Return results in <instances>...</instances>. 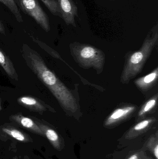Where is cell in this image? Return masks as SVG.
Returning a JSON list of instances; mask_svg holds the SVG:
<instances>
[{
    "label": "cell",
    "instance_id": "8",
    "mask_svg": "<svg viewBox=\"0 0 158 159\" xmlns=\"http://www.w3.org/2000/svg\"><path fill=\"white\" fill-rule=\"evenodd\" d=\"M18 102L20 105L28 108L31 111L38 112L41 114L44 112L49 110L55 112L54 109L46 104L39 99L29 96H22L18 99Z\"/></svg>",
    "mask_w": 158,
    "mask_h": 159
},
{
    "label": "cell",
    "instance_id": "20",
    "mask_svg": "<svg viewBox=\"0 0 158 159\" xmlns=\"http://www.w3.org/2000/svg\"><path fill=\"white\" fill-rule=\"evenodd\" d=\"M144 159H154L152 158V157H148V156H147L146 155Z\"/></svg>",
    "mask_w": 158,
    "mask_h": 159
},
{
    "label": "cell",
    "instance_id": "4",
    "mask_svg": "<svg viewBox=\"0 0 158 159\" xmlns=\"http://www.w3.org/2000/svg\"><path fill=\"white\" fill-rule=\"evenodd\" d=\"M19 6L25 14L33 19L46 32L50 30V20L38 0H19Z\"/></svg>",
    "mask_w": 158,
    "mask_h": 159
},
{
    "label": "cell",
    "instance_id": "7",
    "mask_svg": "<svg viewBox=\"0 0 158 159\" xmlns=\"http://www.w3.org/2000/svg\"><path fill=\"white\" fill-rule=\"evenodd\" d=\"M62 13V18L67 25L76 27L75 17H78V7L72 0H57Z\"/></svg>",
    "mask_w": 158,
    "mask_h": 159
},
{
    "label": "cell",
    "instance_id": "22",
    "mask_svg": "<svg viewBox=\"0 0 158 159\" xmlns=\"http://www.w3.org/2000/svg\"><path fill=\"white\" fill-rule=\"evenodd\" d=\"M24 159H30L28 157V156H25L24 157Z\"/></svg>",
    "mask_w": 158,
    "mask_h": 159
},
{
    "label": "cell",
    "instance_id": "19",
    "mask_svg": "<svg viewBox=\"0 0 158 159\" xmlns=\"http://www.w3.org/2000/svg\"><path fill=\"white\" fill-rule=\"evenodd\" d=\"M0 34H5V30L4 26L3 23H2L1 19H0Z\"/></svg>",
    "mask_w": 158,
    "mask_h": 159
},
{
    "label": "cell",
    "instance_id": "1",
    "mask_svg": "<svg viewBox=\"0 0 158 159\" xmlns=\"http://www.w3.org/2000/svg\"><path fill=\"white\" fill-rule=\"evenodd\" d=\"M22 54L27 65L50 90L66 113L76 116L79 109L72 92L47 67L37 52L24 46Z\"/></svg>",
    "mask_w": 158,
    "mask_h": 159
},
{
    "label": "cell",
    "instance_id": "13",
    "mask_svg": "<svg viewBox=\"0 0 158 159\" xmlns=\"http://www.w3.org/2000/svg\"><path fill=\"white\" fill-rule=\"evenodd\" d=\"M158 98V93H156L148 99L143 105L142 106L137 114L136 118L137 121L145 118L147 115L155 112L157 105Z\"/></svg>",
    "mask_w": 158,
    "mask_h": 159
},
{
    "label": "cell",
    "instance_id": "9",
    "mask_svg": "<svg viewBox=\"0 0 158 159\" xmlns=\"http://www.w3.org/2000/svg\"><path fill=\"white\" fill-rule=\"evenodd\" d=\"M34 121L42 131L45 137H46L49 140L54 148L58 151H61L64 148V142L58 133L47 125L37 120Z\"/></svg>",
    "mask_w": 158,
    "mask_h": 159
},
{
    "label": "cell",
    "instance_id": "12",
    "mask_svg": "<svg viewBox=\"0 0 158 159\" xmlns=\"http://www.w3.org/2000/svg\"><path fill=\"white\" fill-rule=\"evenodd\" d=\"M1 129L6 134L19 142L25 143L32 142V139L29 135L13 126L4 125L1 127Z\"/></svg>",
    "mask_w": 158,
    "mask_h": 159
},
{
    "label": "cell",
    "instance_id": "6",
    "mask_svg": "<svg viewBox=\"0 0 158 159\" xmlns=\"http://www.w3.org/2000/svg\"><path fill=\"white\" fill-rule=\"evenodd\" d=\"M156 121V119L154 117L145 118L140 120L129 129L125 133L124 138L130 140L137 138L148 131Z\"/></svg>",
    "mask_w": 158,
    "mask_h": 159
},
{
    "label": "cell",
    "instance_id": "21",
    "mask_svg": "<svg viewBox=\"0 0 158 159\" xmlns=\"http://www.w3.org/2000/svg\"><path fill=\"white\" fill-rule=\"evenodd\" d=\"M0 2L2 3L3 4L5 5V2H4L3 0H0Z\"/></svg>",
    "mask_w": 158,
    "mask_h": 159
},
{
    "label": "cell",
    "instance_id": "25",
    "mask_svg": "<svg viewBox=\"0 0 158 159\" xmlns=\"http://www.w3.org/2000/svg\"><path fill=\"white\" fill-rule=\"evenodd\" d=\"M112 1H113V0H112Z\"/></svg>",
    "mask_w": 158,
    "mask_h": 159
},
{
    "label": "cell",
    "instance_id": "3",
    "mask_svg": "<svg viewBox=\"0 0 158 159\" xmlns=\"http://www.w3.org/2000/svg\"><path fill=\"white\" fill-rule=\"evenodd\" d=\"M70 48L72 57L80 66L93 68L98 74L102 71L105 62L103 51L92 46L76 43L71 44Z\"/></svg>",
    "mask_w": 158,
    "mask_h": 159
},
{
    "label": "cell",
    "instance_id": "5",
    "mask_svg": "<svg viewBox=\"0 0 158 159\" xmlns=\"http://www.w3.org/2000/svg\"><path fill=\"white\" fill-rule=\"evenodd\" d=\"M136 109L137 107L132 105L122 106L118 107L106 119L104 122V126L109 129L116 127L131 117Z\"/></svg>",
    "mask_w": 158,
    "mask_h": 159
},
{
    "label": "cell",
    "instance_id": "18",
    "mask_svg": "<svg viewBox=\"0 0 158 159\" xmlns=\"http://www.w3.org/2000/svg\"><path fill=\"white\" fill-rule=\"evenodd\" d=\"M146 151L143 148L133 152L125 159H144Z\"/></svg>",
    "mask_w": 158,
    "mask_h": 159
},
{
    "label": "cell",
    "instance_id": "14",
    "mask_svg": "<svg viewBox=\"0 0 158 159\" xmlns=\"http://www.w3.org/2000/svg\"><path fill=\"white\" fill-rule=\"evenodd\" d=\"M0 65L10 78L14 80H18V76L13 62L1 48H0Z\"/></svg>",
    "mask_w": 158,
    "mask_h": 159
},
{
    "label": "cell",
    "instance_id": "24",
    "mask_svg": "<svg viewBox=\"0 0 158 159\" xmlns=\"http://www.w3.org/2000/svg\"><path fill=\"white\" fill-rule=\"evenodd\" d=\"M1 110V101H0V110Z\"/></svg>",
    "mask_w": 158,
    "mask_h": 159
},
{
    "label": "cell",
    "instance_id": "16",
    "mask_svg": "<svg viewBox=\"0 0 158 159\" xmlns=\"http://www.w3.org/2000/svg\"><path fill=\"white\" fill-rule=\"evenodd\" d=\"M54 16L62 18V13L57 0H41Z\"/></svg>",
    "mask_w": 158,
    "mask_h": 159
},
{
    "label": "cell",
    "instance_id": "2",
    "mask_svg": "<svg viewBox=\"0 0 158 159\" xmlns=\"http://www.w3.org/2000/svg\"><path fill=\"white\" fill-rule=\"evenodd\" d=\"M158 41L157 32L151 37L147 35L141 48L127 57L121 77L122 83L128 84L142 72Z\"/></svg>",
    "mask_w": 158,
    "mask_h": 159
},
{
    "label": "cell",
    "instance_id": "17",
    "mask_svg": "<svg viewBox=\"0 0 158 159\" xmlns=\"http://www.w3.org/2000/svg\"><path fill=\"white\" fill-rule=\"evenodd\" d=\"M5 2V5L9 9L11 13L14 15L16 20L19 22L23 21L22 16L18 7L17 6L14 0H3Z\"/></svg>",
    "mask_w": 158,
    "mask_h": 159
},
{
    "label": "cell",
    "instance_id": "15",
    "mask_svg": "<svg viewBox=\"0 0 158 159\" xmlns=\"http://www.w3.org/2000/svg\"><path fill=\"white\" fill-rule=\"evenodd\" d=\"M143 149L145 151L148 150L155 157L158 159V132L157 130L148 138L144 145Z\"/></svg>",
    "mask_w": 158,
    "mask_h": 159
},
{
    "label": "cell",
    "instance_id": "11",
    "mask_svg": "<svg viewBox=\"0 0 158 159\" xmlns=\"http://www.w3.org/2000/svg\"><path fill=\"white\" fill-rule=\"evenodd\" d=\"M158 69L157 67L150 73L138 78L134 81L136 87L143 92H146L155 86L157 82Z\"/></svg>",
    "mask_w": 158,
    "mask_h": 159
},
{
    "label": "cell",
    "instance_id": "10",
    "mask_svg": "<svg viewBox=\"0 0 158 159\" xmlns=\"http://www.w3.org/2000/svg\"><path fill=\"white\" fill-rule=\"evenodd\" d=\"M10 120L29 131L45 137L42 131L31 119L24 116L21 114H17L10 116Z\"/></svg>",
    "mask_w": 158,
    "mask_h": 159
},
{
    "label": "cell",
    "instance_id": "23",
    "mask_svg": "<svg viewBox=\"0 0 158 159\" xmlns=\"http://www.w3.org/2000/svg\"><path fill=\"white\" fill-rule=\"evenodd\" d=\"M13 159H18V158L17 157H15Z\"/></svg>",
    "mask_w": 158,
    "mask_h": 159
}]
</instances>
